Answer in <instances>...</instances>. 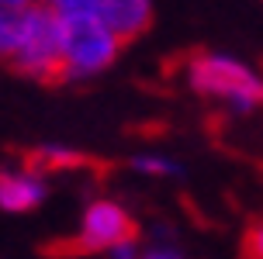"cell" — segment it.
I'll return each instance as SVG.
<instances>
[{"label": "cell", "instance_id": "6da1fadb", "mask_svg": "<svg viewBox=\"0 0 263 259\" xmlns=\"http://www.w3.org/2000/svg\"><path fill=\"white\" fill-rule=\"evenodd\" d=\"M63 25V83H80L107 73L118 63L121 42L93 14V0H55Z\"/></svg>", "mask_w": 263, "mask_h": 259}, {"label": "cell", "instance_id": "7a4b0ae2", "mask_svg": "<svg viewBox=\"0 0 263 259\" xmlns=\"http://www.w3.org/2000/svg\"><path fill=\"white\" fill-rule=\"evenodd\" d=\"M184 76L197 97L225 104L232 114H250L263 104V73L229 52H194L184 63Z\"/></svg>", "mask_w": 263, "mask_h": 259}, {"label": "cell", "instance_id": "3957f363", "mask_svg": "<svg viewBox=\"0 0 263 259\" xmlns=\"http://www.w3.org/2000/svg\"><path fill=\"white\" fill-rule=\"evenodd\" d=\"M11 66L39 83H63V25L52 4H28Z\"/></svg>", "mask_w": 263, "mask_h": 259}, {"label": "cell", "instance_id": "277c9868", "mask_svg": "<svg viewBox=\"0 0 263 259\" xmlns=\"http://www.w3.org/2000/svg\"><path fill=\"white\" fill-rule=\"evenodd\" d=\"M135 218L125 204H118L115 197H93L90 204L83 207L80 225L73 238L66 242V252L77 256H107L115 246L135 238Z\"/></svg>", "mask_w": 263, "mask_h": 259}, {"label": "cell", "instance_id": "5b68a950", "mask_svg": "<svg viewBox=\"0 0 263 259\" xmlns=\"http://www.w3.org/2000/svg\"><path fill=\"white\" fill-rule=\"evenodd\" d=\"M45 197H49V180L31 163L21 159L11 166H0V211L28 214L45 204Z\"/></svg>", "mask_w": 263, "mask_h": 259}, {"label": "cell", "instance_id": "8992f818", "mask_svg": "<svg viewBox=\"0 0 263 259\" xmlns=\"http://www.w3.org/2000/svg\"><path fill=\"white\" fill-rule=\"evenodd\" d=\"M93 14L121 45L142 38L153 28V4L149 0H93Z\"/></svg>", "mask_w": 263, "mask_h": 259}, {"label": "cell", "instance_id": "52a82bcc", "mask_svg": "<svg viewBox=\"0 0 263 259\" xmlns=\"http://www.w3.org/2000/svg\"><path fill=\"white\" fill-rule=\"evenodd\" d=\"M28 4L25 0H0V59L11 63L17 42H21V28H25Z\"/></svg>", "mask_w": 263, "mask_h": 259}, {"label": "cell", "instance_id": "ba28073f", "mask_svg": "<svg viewBox=\"0 0 263 259\" xmlns=\"http://www.w3.org/2000/svg\"><path fill=\"white\" fill-rule=\"evenodd\" d=\"M25 163H31L39 173L49 176L55 169H77V166H83L87 159H83L77 149H69V145H39V149H31V152L25 155Z\"/></svg>", "mask_w": 263, "mask_h": 259}, {"label": "cell", "instance_id": "9c48e42d", "mask_svg": "<svg viewBox=\"0 0 263 259\" xmlns=\"http://www.w3.org/2000/svg\"><path fill=\"white\" fill-rule=\"evenodd\" d=\"M128 169L139 176H156V180H177L184 176V166L166 152H135L128 159Z\"/></svg>", "mask_w": 263, "mask_h": 259}, {"label": "cell", "instance_id": "30bf717a", "mask_svg": "<svg viewBox=\"0 0 263 259\" xmlns=\"http://www.w3.org/2000/svg\"><path fill=\"white\" fill-rule=\"evenodd\" d=\"M242 252H246V259H263V218L250 225V232L242 238Z\"/></svg>", "mask_w": 263, "mask_h": 259}, {"label": "cell", "instance_id": "8fae6325", "mask_svg": "<svg viewBox=\"0 0 263 259\" xmlns=\"http://www.w3.org/2000/svg\"><path fill=\"white\" fill-rule=\"evenodd\" d=\"M142 242H139V235L135 238H128V242H121V246H115L111 252H107L104 259H142Z\"/></svg>", "mask_w": 263, "mask_h": 259}, {"label": "cell", "instance_id": "7c38bea8", "mask_svg": "<svg viewBox=\"0 0 263 259\" xmlns=\"http://www.w3.org/2000/svg\"><path fill=\"white\" fill-rule=\"evenodd\" d=\"M142 259H184V252L166 246V242H153V246L142 249Z\"/></svg>", "mask_w": 263, "mask_h": 259}]
</instances>
